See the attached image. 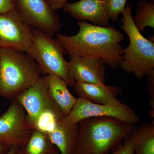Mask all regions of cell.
Returning <instances> with one entry per match:
<instances>
[{"mask_svg": "<svg viewBox=\"0 0 154 154\" xmlns=\"http://www.w3.org/2000/svg\"><path fill=\"white\" fill-rule=\"evenodd\" d=\"M77 24L79 30L76 35L58 33L55 36L69 57H96L111 68L119 67L124 48L120 43L124 39L123 34L112 26L102 27L86 21Z\"/></svg>", "mask_w": 154, "mask_h": 154, "instance_id": "1", "label": "cell"}, {"mask_svg": "<svg viewBox=\"0 0 154 154\" xmlns=\"http://www.w3.org/2000/svg\"><path fill=\"white\" fill-rule=\"evenodd\" d=\"M72 154H105L113 151L132 129V125L110 117H92L79 123Z\"/></svg>", "mask_w": 154, "mask_h": 154, "instance_id": "2", "label": "cell"}, {"mask_svg": "<svg viewBox=\"0 0 154 154\" xmlns=\"http://www.w3.org/2000/svg\"><path fill=\"white\" fill-rule=\"evenodd\" d=\"M38 64L28 53L0 48V95L14 99L42 76Z\"/></svg>", "mask_w": 154, "mask_h": 154, "instance_id": "3", "label": "cell"}, {"mask_svg": "<svg viewBox=\"0 0 154 154\" xmlns=\"http://www.w3.org/2000/svg\"><path fill=\"white\" fill-rule=\"evenodd\" d=\"M24 108L33 129L47 132L63 117L60 108L50 96L46 75L14 99Z\"/></svg>", "mask_w": 154, "mask_h": 154, "instance_id": "4", "label": "cell"}, {"mask_svg": "<svg viewBox=\"0 0 154 154\" xmlns=\"http://www.w3.org/2000/svg\"><path fill=\"white\" fill-rule=\"evenodd\" d=\"M122 14L121 28L128 36L129 43L123 49L119 66L122 70L142 79L154 69V40L146 38L137 28L130 5L126 6Z\"/></svg>", "mask_w": 154, "mask_h": 154, "instance_id": "5", "label": "cell"}, {"mask_svg": "<svg viewBox=\"0 0 154 154\" xmlns=\"http://www.w3.org/2000/svg\"><path fill=\"white\" fill-rule=\"evenodd\" d=\"M52 36L36 29L32 30V45L28 54L38 64L43 75L54 74L60 77L68 86L72 87L75 82L71 76L66 54L61 45Z\"/></svg>", "mask_w": 154, "mask_h": 154, "instance_id": "6", "label": "cell"}, {"mask_svg": "<svg viewBox=\"0 0 154 154\" xmlns=\"http://www.w3.org/2000/svg\"><path fill=\"white\" fill-rule=\"evenodd\" d=\"M96 117H110L133 125L140 121L135 112L119 100L107 104H99L77 98L75 104L63 119L67 122L77 124L86 119Z\"/></svg>", "mask_w": 154, "mask_h": 154, "instance_id": "7", "label": "cell"}, {"mask_svg": "<svg viewBox=\"0 0 154 154\" xmlns=\"http://www.w3.org/2000/svg\"><path fill=\"white\" fill-rule=\"evenodd\" d=\"M15 9L32 29L52 36L60 31L62 24L47 0H15Z\"/></svg>", "mask_w": 154, "mask_h": 154, "instance_id": "8", "label": "cell"}, {"mask_svg": "<svg viewBox=\"0 0 154 154\" xmlns=\"http://www.w3.org/2000/svg\"><path fill=\"white\" fill-rule=\"evenodd\" d=\"M23 107L15 99L8 109L0 116V144L22 147L33 131Z\"/></svg>", "mask_w": 154, "mask_h": 154, "instance_id": "9", "label": "cell"}, {"mask_svg": "<svg viewBox=\"0 0 154 154\" xmlns=\"http://www.w3.org/2000/svg\"><path fill=\"white\" fill-rule=\"evenodd\" d=\"M32 30L16 9L0 14V48L29 53L32 45Z\"/></svg>", "mask_w": 154, "mask_h": 154, "instance_id": "10", "label": "cell"}, {"mask_svg": "<svg viewBox=\"0 0 154 154\" xmlns=\"http://www.w3.org/2000/svg\"><path fill=\"white\" fill-rule=\"evenodd\" d=\"M69 69L76 82L105 85V64L100 59L91 57H70Z\"/></svg>", "mask_w": 154, "mask_h": 154, "instance_id": "11", "label": "cell"}, {"mask_svg": "<svg viewBox=\"0 0 154 154\" xmlns=\"http://www.w3.org/2000/svg\"><path fill=\"white\" fill-rule=\"evenodd\" d=\"M79 22L91 21L93 25L106 27L109 20L102 0H80L67 2L63 8Z\"/></svg>", "mask_w": 154, "mask_h": 154, "instance_id": "12", "label": "cell"}, {"mask_svg": "<svg viewBox=\"0 0 154 154\" xmlns=\"http://www.w3.org/2000/svg\"><path fill=\"white\" fill-rule=\"evenodd\" d=\"M75 94L80 98L99 104H107L118 101L117 96L121 89L117 87L89 83L76 82Z\"/></svg>", "mask_w": 154, "mask_h": 154, "instance_id": "13", "label": "cell"}, {"mask_svg": "<svg viewBox=\"0 0 154 154\" xmlns=\"http://www.w3.org/2000/svg\"><path fill=\"white\" fill-rule=\"evenodd\" d=\"M79 128V123H69L63 117L47 134L61 154H72L76 141Z\"/></svg>", "mask_w": 154, "mask_h": 154, "instance_id": "14", "label": "cell"}, {"mask_svg": "<svg viewBox=\"0 0 154 154\" xmlns=\"http://www.w3.org/2000/svg\"><path fill=\"white\" fill-rule=\"evenodd\" d=\"M50 96L60 108L63 116L72 109L77 98L69 91L68 85L60 77L54 74L46 75Z\"/></svg>", "mask_w": 154, "mask_h": 154, "instance_id": "15", "label": "cell"}, {"mask_svg": "<svg viewBox=\"0 0 154 154\" xmlns=\"http://www.w3.org/2000/svg\"><path fill=\"white\" fill-rule=\"evenodd\" d=\"M22 154H59L46 133L40 130L32 131L27 143L20 148Z\"/></svg>", "mask_w": 154, "mask_h": 154, "instance_id": "16", "label": "cell"}, {"mask_svg": "<svg viewBox=\"0 0 154 154\" xmlns=\"http://www.w3.org/2000/svg\"><path fill=\"white\" fill-rule=\"evenodd\" d=\"M132 139L134 154H154V122L143 124L133 130Z\"/></svg>", "mask_w": 154, "mask_h": 154, "instance_id": "17", "label": "cell"}, {"mask_svg": "<svg viewBox=\"0 0 154 154\" xmlns=\"http://www.w3.org/2000/svg\"><path fill=\"white\" fill-rule=\"evenodd\" d=\"M136 14L133 17L137 28L140 33L145 32V28L149 27L154 28V3L146 0L140 1L137 4Z\"/></svg>", "mask_w": 154, "mask_h": 154, "instance_id": "18", "label": "cell"}, {"mask_svg": "<svg viewBox=\"0 0 154 154\" xmlns=\"http://www.w3.org/2000/svg\"><path fill=\"white\" fill-rule=\"evenodd\" d=\"M108 18L113 22L118 20L119 14L125 8L127 0H102Z\"/></svg>", "mask_w": 154, "mask_h": 154, "instance_id": "19", "label": "cell"}, {"mask_svg": "<svg viewBox=\"0 0 154 154\" xmlns=\"http://www.w3.org/2000/svg\"><path fill=\"white\" fill-rule=\"evenodd\" d=\"M112 154H134L131 137L127 138L122 144H119L112 151Z\"/></svg>", "mask_w": 154, "mask_h": 154, "instance_id": "20", "label": "cell"}, {"mask_svg": "<svg viewBox=\"0 0 154 154\" xmlns=\"http://www.w3.org/2000/svg\"><path fill=\"white\" fill-rule=\"evenodd\" d=\"M14 9L15 0H0V14L8 13Z\"/></svg>", "mask_w": 154, "mask_h": 154, "instance_id": "21", "label": "cell"}, {"mask_svg": "<svg viewBox=\"0 0 154 154\" xmlns=\"http://www.w3.org/2000/svg\"><path fill=\"white\" fill-rule=\"evenodd\" d=\"M50 6L54 11L63 8L68 0H47Z\"/></svg>", "mask_w": 154, "mask_h": 154, "instance_id": "22", "label": "cell"}, {"mask_svg": "<svg viewBox=\"0 0 154 154\" xmlns=\"http://www.w3.org/2000/svg\"><path fill=\"white\" fill-rule=\"evenodd\" d=\"M148 76V89L149 93L152 96V100H154V69H153L147 75Z\"/></svg>", "mask_w": 154, "mask_h": 154, "instance_id": "23", "label": "cell"}, {"mask_svg": "<svg viewBox=\"0 0 154 154\" xmlns=\"http://www.w3.org/2000/svg\"><path fill=\"white\" fill-rule=\"evenodd\" d=\"M7 154H22L20 151V148L19 147L13 146L9 149Z\"/></svg>", "mask_w": 154, "mask_h": 154, "instance_id": "24", "label": "cell"}, {"mask_svg": "<svg viewBox=\"0 0 154 154\" xmlns=\"http://www.w3.org/2000/svg\"><path fill=\"white\" fill-rule=\"evenodd\" d=\"M10 147L0 144V154H7Z\"/></svg>", "mask_w": 154, "mask_h": 154, "instance_id": "25", "label": "cell"}, {"mask_svg": "<svg viewBox=\"0 0 154 154\" xmlns=\"http://www.w3.org/2000/svg\"><path fill=\"white\" fill-rule=\"evenodd\" d=\"M110 152H107L105 154H110Z\"/></svg>", "mask_w": 154, "mask_h": 154, "instance_id": "26", "label": "cell"}, {"mask_svg": "<svg viewBox=\"0 0 154 154\" xmlns=\"http://www.w3.org/2000/svg\"><path fill=\"white\" fill-rule=\"evenodd\" d=\"M151 1L152 2H154V0H151Z\"/></svg>", "mask_w": 154, "mask_h": 154, "instance_id": "27", "label": "cell"}, {"mask_svg": "<svg viewBox=\"0 0 154 154\" xmlns=\"http://www.w3.org/2000/svg\"><path fill=\"white\" fill-rule=\"evenodd\" d=\"M0 97H1V95H0Z\"/></svg>", "mask_w": 154, "mask_h": 154, "instance_id": "28", "label": "cell"}]
</instances>
